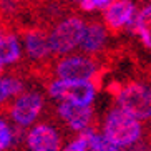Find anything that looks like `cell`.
Segmentation results:
<instances>
[{
    "label": "cell",
    "mask_w": 151,
    "mask_h": 151,
    "mask_svg": "<svg viewBox=\"0 0 151 151\" xmlns=\"http://www.w3.org/2000/svg\"><path fill=\"white\" fill-rule=\"evenodd\" d=\"M103 136L118 150L129 148L143 138V124L141 121L116 106L108 111L103 124Z\"/></svg>",
    "instance_id": "obj_1"
},
{
    "label": "cell",
    "mask_w": 151,
    "mask_h": 151,
    "mask_svg": "<svg viewBox=\"0 0 151 151\" xmlns=\"http://www.w3.org/2000/svg\"><path fill=\"white\" fill-rule=\"evenodd\" d=\"M118 108L126 111L138 121L151 120V86L141 81H128L121 85L118 96Z\"/></svg>",
    "instance_id": "obj_2"
},
{
    "label": "cell",
    "mask_w": 151,
    "mask_h": 151,
    "mask_svg": "<svg viewBox=\"0 0 151 151\" xmlns=\"http://www.w3.org/2000/svg\"><path fill=\"white\" fill-rule=\"evenodd\" d=\"M86 22L80 17H68L58 23L50 35L52 52L58 55L70 53L81 43Z\"/></svg>",
    "instance_id": "obj_3"
},
{
    "label": "cell",
    "mask_w": 151,
    "mask_h": 151,
    "mask_svg": "<svg viewBox=\"0 0 151 151\" xmlns=\"http://www.w3.org/2000/svg\"><path fill=\"white\" fill-rule=\"evenodd\" d=\"M50 96L57 98L60 101L91 106L95 100L96 88L91 81H68V80H55L48 86Z\"/></svg>",
    "instance_id": "obj_4"
},
{
    "label": "cell",
    "mask_w": 151,
    "mask_h": 151,
    "mask_svg": "<svg viewBox=\"0 0 151 151\" xmlns=\"http://www.w3.org/2000/svg\"><path fill=\"white\" fill-rule=\"evenodd\" d=\"M55 73L58 80L95 83V76H98V62L90 57H67L57 63Z\"/></svg>",
    "instance_id": "obj_5"
},
{
    "label": "cell",
    "mask_w": 151,
    "mask_h": 151,
    "mask_svg": "<svg viewBox=\"0 0 151 151\" xmlns=\"http://www.w3.org/2000/svg\"><path fill=\"white\" fill-rule=\"evenodd\" d=\"M136 14V5L129 0H115L110 2L106 9L103 10L105 28L113 33H120L124 27H128Z\"/></svg>",
    "instance_id": "obj_6"
},
{
    "label": "cell",
    "mask_w": 151,
    "mask_h": 151,
    "mask_svg": "<svg viewBox=\"0 0 151 151\" xmlns=\"http://www.w3.org/2000/svg\"><path fill=\"white\" fill-rule=\"evenodd\" d=\"M43 108V98L40 93H25L15 100L12 106V118L20 126H28L37 120Z\"/></svg>",
    "instance_id": "obj_7"
},
{
    "label": "cell",
    "mask_w": 151,
    "mask_h": 151,
    "mask_svg": "<svg viewBox=\"0 0 151 151\" xmlns=\"http://www.w3.org/2000/svg\"><path fill=\"white\" fill-rule=\"evenodd\" d=\"M27 146L30 151H60L62 139L55 128L37 124L27 133Z\"/></svg>",
    "instance_id": "obj_8"
},
{
    "label": "cell",
    "mask_w": 151,
    "mask_h": 151,
    "mask_svg": "<svg viewBox=\"0 0 151 151\" xmlns=\"http://www.w3.org/2000/svg\"><path fill=\"white\" fill-rule=\"evenodd\" d=\"M58 115L73 131H85L86 128H91V118H93V108L81 106L73 103L62 101L58 105Z\"/></svg>",
    "instance_id": "obj_9"
},
{
    "label": "cell",
    "mask_w": 151,
    "mask_h": 151,
    "mask_svg": "<svg viewBox=\"0 0 151 151\" xmlns=\"http://www.w3.org/2000/svg\"><path fill=\"white\" fill-rule=\"evenodd\" d=\"M106 28L103 27L100 22H91L86 23L83 33V40H81L80 47L85 53H98L103 48V45L106 43Z\"/></svg>",
    "instance_id": "obj_10"
},
{
    "label": "cell",
    "mask_w": 151,
    "mask_h": 151,
    "mask_svg": "<svg viewBox=\"0 0 151 151\" xmlns=\"http://www.w3.org/2000/svg\"><path fill=\"white\" fill-rule=\"evenodd\" d=\"M23 43L27 53L33 58H45L52 52L50 35L43 30H30L23 37Z\"/></svg>",
    "instance_id": "obj_11"
},
{
    "label": "cell",
    "mask_w": 151,
    "mask_h": 151,
    "mask_svg": "<svg viewBox=\"0 0 151 151\" xmlns=\"http://www.w3.org/2000/svg\"><path fill=\"white\" fill-rule=\"evenodd\" d=\"M128 28L133 33H138L139 40L148 50H151V4L143 5L134 14V18L128 25Z\"/></svg>",
    "instance_id": "obj_12"
},
{
    "label": "cell",
    "mask_w": 151,
    "mask_h": 151,
    "mask_svg": "<svg viewBox=\"0 0 151 151\" xmlns=\"http://www.w3.org/2000/svg\"><path fill=\"white\" fill-rule=\"evenodd\" d=\"M22 48L20 42L14 35H2L0 37V65H10L20 58Z\"/></svg>",
    "instance_id": "obj_13"
},
{
    "label": "cell",
    "mask_w": 151,
    "mask_h": 151,
    "mask_svg": "<svg viewBox=\"0 0 151 151\" xmlns=\"http://www.w3.org/2000/svg\"><path fill=\"white\" fill-rule=\"evenodd\" d=\"M23 85L14 76H0V103L9 100L10 96H17L22 93Z\"/></svg>",
    "instance_id": "obj_14"
},
{
    "label": "cell",
    "mask_w": 151,
    "mask_h": 151,
    "mask_svg": "<svg viewBox=\"0 0 151 151\" xmlns=\"http://www.w3.org/2000/svg\"><path fill=\"white\" fill-rule=\"evenodd\" d=\"M88 151H120L115 145H111L106 138L103 134H95L91 139H90V145H88Z\"/></svg>",
    "instance_id": "obj_15"
},
{
    "label": "cell",
    "mask_w": 151,
    "mask_h": 151,
    "mask_svg": "<svg viewBox=\"0 0 151 151\" xmlns=\"http://www.w3.org/2000/svg\"><path fill=\"white\" fill-rule=\"evenodd\" d=\"M108 5H110V0H81V2H78V7H80L83 12L105 10Z\"/></svg>",
    "instance_id": "obj_16"
},
{
    "label": "cell",
    "mask_w": 151,
    "mask_h": 151,
    "mask_svg": "<svg viewBox=\"0 0 151 151\" xmlns=\"http://www.w3.org/2000/svg\"><path fill=\"white\" fill-rule=\"evenodd\" d=\"M14 136H12V129L4 120H0V151L7 150L12 145Z\"/></svg>",
    "instance_id": "obj_17"
},
{
    "label": "cell",
    "mask_w": 151,
    "mask_h": 151,
    "mask_svg": "<svg viewBox=\"0 0 151 151\" xmlns=\"http://www.w3.org/2000/svg\"><path fill=\"white\" fill-rule=\"evenodd\" d=\"M63 151H88V141L85 138L78 136L75 141H71Z\"/></svg>",
    "instance_id": "obj_18"
},
{
    "label": "cell",
    "mask_w": 151,
    "mask_h": 151,
    "mask_svg": "<svg viewBox=\"0 0 151 151\" xmlns=\"http://www.w3.org/2000/svg\"><path fill=\"white\" fill-rule=\"evenodd\" d=\"M4 75V65H0V76Z\"/></svg>",
    "instance_id": "obj_19"
},
{
    "label": "cell",
    "mask_w": 151,
    "mask_h": 151,
    "mask_svg": "<svg viewBox=\"0 0 151 151\" xmlns=\"http://www.w3.org/2000/svg\"><path fill=\"white\" fill-rule=\"evenodd\" d=\"M0 37H2V30H0Z\"/></svg>",
    "instance_id": "obj_20"
},
{
    "label": "cell",
    "mask_w": 151,
    "mask_h": 151,
    "mask_svg": "<svg viewBox=\"0 0 151 151\" xmlns=\"http://www.w3.org/2000/svg\"><path fill=\"white\" fill-rule=\"evenodd\" d=\"M150 151H151V150H150Z\"/></svg>",
    "instance_id": "obj_21"
}]
</instances>
